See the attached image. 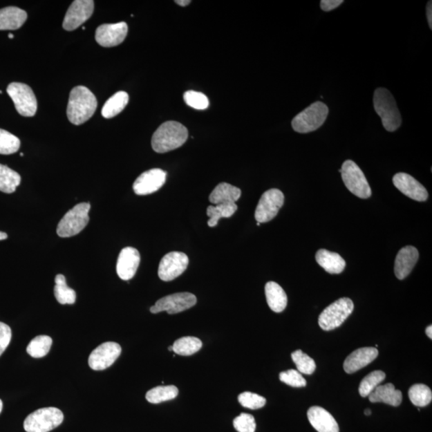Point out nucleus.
Segmentation results:
<instances>
[{
    "label": "nucleus",
    "instance_id": "nucleus-12",
    "mask_svg": "<svg viewBox=\"0 0 432 432\" xmlns=\"http://www.w3.org/2000/svg\"><path fill=\"white\" fill-rule=\"evenodd\" d=\"M189 263L186 254L172 252L161 259L158 274L162 281L169 282L181 276L186 271Z\"/></svg>",
    "mask_w": 432,
    "mask_h": 432
},
{
    "label": "nucleus",
    "instance_id": "nucleus-37",
    "mask_svg": "<svg viewBox=\"0 0 432 432\" xmlns=\"http://www.w3.org/2000/svg\"><path fill=\"white\" fill-rule=\"evenodd\" d=\"M292 358L294 364L297 365L299 373L312 375L316 370L317 365L314 359L303 353L301 350L292 353Z\"/></svg>",
    "mask_w": 432,
    "mask_h": 432
},
{
    "label": "nucleus",
    "instance_id": "nucleus-24",
    "mask_svg": "<svg viewBox=\"0 0 432 432\" xmlns=\"http://www.w3.org/2000/svg\"><path fill=\"white\" fill-rule=\"evenodd\" d=\"M316 259L319 265L329 274L342 273L346 267V262L341 256L326 249H320L316 254Z\"/></svg>",
    "mask_w": 432,
    "mask_h": 432
},
{
    "label": "nucleus",
    "instance_id": "nucleus-51",
    "mask_svg": "<svg viewBox=\"0 0 432 432\" xmlns=\"http://www.w3.org/2000/svg\"><path fill=\"white\" fill-rule=\"evenodd\" d=\"M169 350H170V352H173V347H172V346H171V347L169 348Z\"/></svg>",
    "mask_w": 432,
    "mask_h": 432
},
{
    "label": "nucleus",
    "instance_id": "nucleus-27",
    "mask_svg": "<svg viewBox=\"0 0 432 432\" xmlns=\"http://www.w3.org/2000/svg\"><path fill=\"white\" fill-rule=\"evenodd\" d=\"M129 101V94L125 93V91L116 93L106 102L103 109H102V115L105 119L113 118V117L119 115L126 108Z\"/></svg>",
    "mask_w": 432,
    "mask_h": 432
},
{
    "label": "nucleus",
    "instance_id": "nucleus-2",
    "mask_svg": "<svg viewBox=\"0 0 432 432\" xmlns=\"http://www.w3.org/2000/svg\"><path fill=\"white\" fill-rule=\"evenodd\" d=\"M188 131L176 121H167L160 125L151 138V147L157 153H166L185 144Z\"/></svg>",
    "mask_w": 432,
    "mask_h": 432
},
{
    "label": "nucleus",
    "instance_id": "nucleus-29",
    "mask_svg": "<svg viewBox=\"0 0 432 432\" xmlns=\"http://www.w3.org/2000/svg\"><path fill=\"white\" fill-rule=\"evenodd\" d=\"M20 182L21 177L19 173L8 166L0 165V191L11 194L17 190Z\"/></svg>",
    "mask_w": 432,
    "mask_h": 432
},
{
    "label": "nucleus",
    "instance_id": "nucleus-22",
    "mask_svg": "<svg viewBox=\"0 0 432 432\" xmlns=\"http://www.w3.org/2000/svg\"><path fill=\"white\" fill-rule=\"evenodd\" d=\"M28 19V14L17 7L0 9V30H18Z\"/></svg>",
    "mask_w": 432,
    "mask_h": 432
},
{
    "label": "nucleus",
    "instance_id": "nucleus-21",
    "mask_svg": "<svg viewBox=\"0 0 432 432\" xmlns=\"http://www.w3.org/2000/svg\"><path fill=\"white\" fill-rule=\"evenodd\" d=\"M308 418L318 432H339L337 420L327 410L320 406H312L308 411Z\"/></svg>",
    "mask_w": 432,
    "mask_h": 432
},
{
    "label": "nucleus",
    "instance_id": "nucleus-17",
    "mask_svg": "<svg viewBox=\"0 0 432 432\" xmlns=\"http://www.w3.org/2000/svg\"><path fill=\"white\" fill-rule=\"evenodd\" d=\"M393 181L395 187L410 199L420 202L428 200V191L413 176L400 172L394 176Z\"/></svg>",
    "mask_w": 432,
    "mask_h": 432
},
{
    "label": "nucleus",
    "instance_id": "nucleus-49",
    "mask_svg": "<svg viewBox=\"0 0 432 432\" xmlns=\"http://www.w3.org/2000/svg\"><path fill=\"white\" fill-rule=\"evenodd\" d=\"M2 410H3V402H2V400H0V413H1Z\"/></svg>",
    "mask_w": 432,
    "mask_h": 432
},
{
    "label": "nucleus",
    "instance_id": "nucleus-1",
    "mask_svg": "<svg viewBox=\"0 0 432 432\" xmlns=\"http://www.w3.org/2000/svg\"><path fill=\"white\" fill-rule=\"evenodd\" d=\"M97 100L86 86H77L71 91L67 115L71 123L81 125L89 120L97 109Z\"/></svg>",
    "mask_w": 432,
    "mask_h": 432
},
{
    "label": "nucleus",
    "instance_id": "nucleus-48",
    "mask_svg": "<svg viewBox=\"0 0 432 432\" xmlns=\"http://www.w3.org/2000/svg\"><path fill=\"white\" fill-rule=\"evenodd\" d=\"M364 413L366 415H370V414H372V411H370V410L369 409H367L365 410Z\"/></svg>",
    "mask_w": 432,
    "mask_h": 432
},
{
    "label": "nucleus",
    "instance_id": "nucleus-4",
    "mask_svg": "<svg viewBox=\"0 0 432 432\" xmlns=\"http://www.w3.org/2000/svg\"><path fill=\"white\" fill-rule=\"evenodd\" d=\"M328 113V106L317 101L294 116L292 122V129L301 134L317 131L326 121Z\"/></svg>",
    "mask_w": 432,
    "mask_h": 432
},
{
    "label": "nucleus",
    "instance_id": "nucleus-32",
    "mask_svg": "<svg viewBox=\"0 0 432 432\" xmlns=\"http://www.w3.org/2000/svg\"><path fill=\"white\" fill-rule=\"evenodd\" d=\"M203 344L201 340L191 337H182L177 339L174 344L172 345L173 352L177 355H191L195 354L201 349Z\"/></svg>",
    "mask_w": 432,
    "mask_h": 432
},
{
    "label": "nucleus",
    "instance_id": "nucleus-35",
    "mask_svg": "<svg viewBox=\"0 0 432 432\" xmlns=\"http://www.w3.org/2000/svg\"><path fill=\"white\" fill-rule=\"evenodd\" d=\"M409 399L415 406H428L432 400L431 390L424 384H415L411 387L408 391Z\"/></svg>",
    "mask_w": 432,
    "mask_h": 432
},
{
    "label": "nucleus",
    "instance_id": "nucleus-47",
    "mask_svg": "<svg viewBox=\"0 0 432 432\" xmlns=\"http://www.w3.org/2000/svg\"><path fill=\"white\" fill-rule=\"evenodd\" d=\"M7 238H8V235L6 233L0 232V241L6 240Z\"/></svg>",
    "mask_w": 432,
    "mask_h": 432
},
{
    "label": "nucleus",
    "instance_id": "nucleus-39",
    "mask_svg": "<svg viewBox=\"0 0 432 432\" xmlns=\"http://www.w3.org/2000/svg\"><path fill=\"white\" fill-rule=\"evenodd\" d=\"M238 402L245 408L256 410L263 408L266 404V399L255 393H243L238 396Z\"/></svg>",
    "mask_w": 432,
    "mask_h": 432
},
{
    "label": "nucleus",
    "instance_id": "nucleus-40",
    "mask_svg": "<svg viewBox=\"0 0 432 432\" xmlns=\"http://www.w3.org/2000/svg\"><path fill=\"white\" fill-rule=\"evenodd\" d=\"M279 379L283 383L294 388H303L307 385V381L303 377L301 373L294 369L279 374Z\"/></svg>",
    "mask_w": 432,
    "mask_h": 432
},
{
    "label": "nucleus",
    "instance_id": "nucleus-33",
    "mask_svg": "<svg viewBox=\"0 0 432 432\" xmlns=\"http://www.w3.org/2000/svg\"><path fill=\"white\" fill-rule=\"evenodd\" d=\"M52 345V338L48 335H39L29 343L27 353L33 358H43L48 354Z\"/></svg>",
    "mask_w": 432,
    "mask_h": 432
},
{
    "label": "nucleus",
    "instance_id": "nucleus-20",
    "mask_svg": "<svg viewBox=\"0 0 432 432\" xmlns=\"http://www.w3.org/2000/svg\"><path fill=\"white\" fill-rule=\"evenodd\" d=\"M419 259V252L413 246L401 249L395 262V274L400 281L405 279L413 271Z\"/></svg>",
    "mask_w": 432,
    "mask_h": 432
},
{
    "label": "nucleus",
    "instance_id": "nucleus-45",
    "mask_svg": "<svg viewBox=\"0 0 432 432\" xmlns=\"http://www.w3.org/2000/svg\"><path fill=\"white\" fill-rule=\"evenodd\" d=\"M178 5H180V6L182 7H185L187 6V5H189L191 1H190V0H179V1H178V0H176V1H175Z\"/></svg>",
    "mask_w": 432,
    "mask_h": 432
},
{
    "label": "nucleus",
    "instance_id": "nucleus-18",
    "mask_svg": "<svg viewBox=\"0 0 432 432\" xmlns=\"http://www.w3.org/2000/svg\"><path fill=\"white\" fill-rule=\"evenodd\" d=\"M140 263V252L134 247H125L120 253L116 272L123 281H130L135 276Z\"/></svg>",
    "mask_w": 432,
    "mask_h": 432
},
{
    "label": "nucleus",
    "instance_id": "nucleus-19",
    "mask_svg": "<svg viewBox=\"0 0 432 432\" xmlns=\"http://www.w3.org/2000/svg\"><path fill=\"white\" fill-rule=\"evenodd\" d=\"M379 355L375 348H362L355 350L346 358L344 368L346 373L353 374L372 363Z\"/></svg>",
    "mask_w": 432,
    "mask_h": 432
},
{
    "label": "nucleus",
    "instance_id": "nucleus-42",
    "mask_svg": "<svg viewBox=\"0 0 432 432\" xmlns=\"http://www.w3.org/2000/svg\"><path fill=\"white\" fill-rule=\"evenodd\" d=\"M12 339V329L6 323L0 322V357L7 349Z\"/></svg>",
    "mask_w": 432,
    "mask_h": 432
},
{
    "label": "nucleus",
    "instance_id": "nucleus-15",
    "mask_svg": "<svg viewBox=\"0 0 432 432\" xmlns=\"http://www.w3.org/2000/svg\"><path fill=\"white\" fill-rule=\"evenodd\" d=\"M129 27L125 22L103 24L95 32V40L102 47L113 48L124 41Z\"/></svg>",
    "mask_w": 432,
    "mask_h": 432
},
{
    "label": "nucleus",
    "instance_id": "nucleus-8",
    "mask_svg": "<svg viewBox=\"0 0 432 432\" xmlns=\"http://www.w3.org/2000/svg\"><path fill=\"white\" fill-rule=\"evenodd\" d=\"M346 187L361 199H368L372 196V189L359 166L353 160H346L339 171Z\"/></svg>",
    "mask_w": 432,
    "mask_h": 432
},
{
    "label": "nucleus",
    "instance_id": "nucleus-26",
    "mask_svg": "<svg viewBox=\"0 0 432 432\" xmlns=\"http://www.w3.org/2000/svg\"><path fill=\"white\" fill-rule=\"evenodd\" d=\"M265 294L269 308L273 312H282L286 308L288 297L284 290L276 282H268L265 286Z\"/></svg>",
    "mask_w": 432,
    "mask_h": 432
},
{
    "label": "nucleus",
    "instance_id": "nucleus-36",
    "mask_svg": "<svg viewBox=\"0 0 432 432\" xmlns=\"http://www.w3.org/2000/svg\"><path fill=\"white\" fill-rule=\"evenodd\" d=\"M20 144H21L18 137L9 131L0 129V154H14L19 151Z\"/></svg>",
    "mask_w": 432,
    "mask_h": 432
},
{
    "label": "nucleus",
    "instance_id": "nucleus-31",
    "mask_svg": "<svg viewBox=\"0 0 432 432\" xmlns=\"http://www.w3.org/2000/svg\"><path fill=\"white\" fill-rule=\"evenodd\" d=\"M179 394L176 386H159L147 391L146 400L151 404H160L175 399Z\"/></svg>",
    "mask_w": 432,
    "mask_h": 432
},
{
    "label": "nucleus",
    "instance_id": "nucleus-53",
    "mask_svg": "<svg viewBox=\"0 0 432 432\" xmlns=\"http://www.w3.org/2000/svg\"><path fill=\"white\" fill-rule=\"evenodd\" d=\"M20 156H24V153H20Z\"/></svg>",
    "mask_w": 432,
    "mask_h": 432
},
{
    "label": "nucleus",
    "instance_id": "nucleus-9",
    "mask_svg": "<svg viewBox=\"0 0 432 432\" xmlns=\"http://www.w3.org/2000/svg\"><path fill=\"white\" fill-rule=\"evenodd\" d=\"M7 93L14 102L19 115L32 117L37 111V100L32 88L23 83L10 84Z\"/></svg>",
    "mask_w": 432,
    "mask_h": 432
},
{
    "label": "nucleus",
    "instance_id": "nucleus-30",
    "mask_svg": "<svg viewBox=\"0 0 432 432\" xmlns=\"http://www.w3.org/2000/svg\"><path fill=\"white\" fill-rule=\"evenodd\" d=\"M55 283L54 294L57 301L63 305L74 304L76 301L75 292L67 285L64 274H57L55 279Z\"/></svg>",
    "mask_w": 432,
    "mask_h": 432
},
{
    "label": "nucleus",
    "instance_id": "nucleus-28",
    "mask_svg": "<svg viewBox=\"0 0 432 432\" xmlns=\"http://www.w3.org/2000/svg\"><path fill=\"white\" fill-rule=\"evenodd\" d=\"M236 203H222L216 206H209L207 209V215L209 217L207 225L213 227L218 225L221 218H230L237 211Z\"/></svg>",
    "mask_w": 432,
    "mask_h": 432
},
{
    "label": "nucleus",
    "instance_id": "nucleus-38",
    "mask_svg": "<svg viewBox=\"0 0 432 432\" xmlns=\"http://www.w3.org/2000/svg\"><path fill=\"white\" fill-rule=\"evenodd\" d=\"M184 100L188 106L196 110H205L209 106V100L207 96L195 91H186Z\"/></svg>",
    "mask_w": 432,
    "mask_h": 432
},
{
    "label": "nucleus",
    "instance_id": "nucleus-50",
    "mask_svg": "<svg viewBox=\"0 0 432 432\" xmlns=\"http://www.w3.org/2000/svg\"><path fill=\"white\" fill-rule=\"evenodd\" d=\"M8 38H9V39H13V38H14L13 35H12V34H10V35H8Z\"/></svg>",
    "mask_w": 432,
    "mask_h": 432
},
{
    "label": "nucleus",
    "instance_id": "nucleus-23",
    "mask_svg": "<svg viewBox=\"0 0 432 432\" xmlns=\"http://www.w3.org/2000/svg\"><path fill=\"white\" fill-rule=\"evenodd\" d=\"M372 403H384L393 406H398L402 403L403 395L400 390H396L393 384L379 385L368 395Z\"/></svg>",
    "mask_w": 432,
    "mask_h": 432
},
{
    "label": "nucleus",
    "instance_id": "nucleus-52",
    "mask_svg": "<svg viewBox=\"0 0 432 432\" xmlns=\"http://www.w3.org/2000/svg\"><path fill=\"white\" fill-rule=\"evenodd\" d=\"M257 226H261V223L257 222Z\"/></svg>",
    "mask_w": 432,
    "mask_h": 432
},
{
    "label": "nucleus",
    "instance_id": "nucleus-25",
    "mask_svg": "<svg viewBox=\"0 0 432 432\" xmlns=\"http://www.w3.org/2000/svg\"><path fill=\"white\" fill-rule=\"evenodd\" d=\"M241 196L240 188L227 184V182H221L211 193L209 200L215 205H222V203H236Z\"/></svg>",
    "mask_w": 432,
    "mask_h": 432
},
{
    "label": "nucleus",
    "instance_id": "nucleus-13",
    "mask_svg": "<svg viewBox=\"0 0 432 432\" xmlns=\"http://www.w3.org/2000/svg\"><path fill=\"white\" fill-rule=\"evenodd\" d=\"M122 348L119 344L106 342L98 346L91 353L88 359L90 368L94 370H103L111 367L119 358Z\"/></svg>",
    "mask_w": 432,
    "mask_h": 432
},
{
    "label": "nucleus",
    "instance_id": "nucleus-14",
    "mask_svg": "<svg viewBox=\"0 0 432 432\" xmlns=\"http://www.w3.org/2000/svg\"><path fill=\"white\" fill-rule=\"evenodd\" d=\"M94 12L93 0H75L66 13L63 28L68 32L77 29L88 20Z\"/></svg>",
    "mask_w": 432,
    "mask_h": 432
},
{
    "label": "nucleus",
    "instance_id": "nucleus-43",
    "mask_svg": "<svg viewBox=\"0 0 432 432\" xmlns=\"http://www.w3.org/2000/svg\"><path fill=\"white\" fill-rule=\"evenodd\" d=\"M344 3L343 0H322L320 7L324 12H331Z\"/></svg>",
    "mask_w": 432,
    "mask_h": 432
},
{
    "label": "nucleus",
    "instance_id": "nucleus-5",
    "mask_svg": "<svg viewBox=\"0 0 432 432\" xmlns=\"http://www.w3.org/2000/svg\"><path fill=\"white\" fill-rule=\"evenodd\" d=\"M89 203H81L71 209L59 223L57 234L59 237L69 238L78 235L88 225Z\"/></svg>",
    "mask_w": 432,
    "mask_h": 432
},
{
    "label": "nucleus",
    "instance_id": "nucleus-7",
    "mask_svg": "<svg viewBox=\"0 0 432 432\" xmlns=\"http://www.w3.org/2000/svg\"><path fill=\"white\" fill-rule=\"evenodd\" d=\"M354 310V303L349 298H341L325 308L319 317V324L324 331H332L341 326Z\"/></svg>",
    "mask_w": 432,
    "mask_h": 432
},
{
    "label": "nucleus",
    "instance_id": "nucleus-16",
    "mask_svg": "<svg viewBox=\"0 0 432 432\" xmlns=\"http://www.w3.org/2000/svg\"><path fill=\"white\" fill-rule=\"evenodd\" d=\"M166 178L167 172L162 169L147 171L137 178L133 185V190L138 196L152 194L164 186Z\"/></svg>",
    "mask_w": 432,
    "mask_h": 432
},
{
    "label": "nucleus",
    "instance_id": "nucleus-3",
    "mask_svg": "<svg viewBox=\"0 0 432 432\" xmlns=\"http://www.w3.org/2000/svg\"><path fill=\"white\" fill-rule=\"evenodd\" d=\"M373 104L376 113L382 120L384 128L391 132L397 130L402 124V118L393 94L383 88L376 89Z\"/></svg>",
    "mask_w": 432,
    "mask_h": 432
},
{
    "label": "nucleus",
    "instance_id": "nucleus-41",
    "mask_svg": "<svg viewBox=\"0 0 432 432\" xmlns=\"http://www.w3.org/2000/svg\"><path fill=\"white\" fill-rule=\"evenodd\" d=\"M234 428L238 432H255L256 424L253 415L242 413L233 422Z\"/></svg>",
    "mask_w": 432,
    "mask_h": 432
},
{
    "label": "nucleus",
    "instance_id": "nucleus-46",
    "mask_svg": "<svg viewBox=\"0 0 432 432\" xmlns=\"http://www.w3.org/2000/svg\"><path fill=\"white\" fill-rule=\"evenodd\" d=\"M426 334L431 339L432 338V327L431 325L426 328Z\"/></svg>",
    "mask_w": 432,
    "mask_h": 432
},
{
    "label": "nucleus",
    "instance_id": "nucleus-11",
    "mask_svg": "<svg viewBox=\"0 0 432 432\" xmlns=\"http://www.w3.org/2000/svg\"><path fill=\"white\" fill-rule=\"evenodd\" d=\"M283 203L284 196L281 190L273 188L264 192L256 207V221L261 223L272 220L277 216Z\"/></svg>",
    "mask_w": 432,
    "mask_h": 432
},
{
    "label": "nucleus",
    "instance_id": "nucleus-44",
    "mask_svg": "<svg viewBox=\"0 0 432 432\" xmlns=\"http://www.w3.org/2000/svg\"><path fill=\"white\" fill-rule=\"evenodd\" d=\"M431 1H429L428 3V5H426V17H428V21H429V27L431 29L432 28V4H431Z\"/></svg>",
    "mask_w": 432,
    "mask_h": 432
},
{
    "label": "nucleus",
    "instance_id": "nucleus-34",
    "mask_svg": "<svg viewBox=\"0 0 432 432\" xmlns=\"http://www.w3.org/2000/svg\"><path fill=\"white\" fill-rule=\"evenodd\" d=\"M386 378V374L383 370H374L368 374L361 381L359 393L362 397H368L373 391L383 382Z\"/></svg>",
    "mask_w": 432,
    "mask_h": 432
},
{
    "label": "nucleus",
    "instance_id": "nucleus-10",
    "mask_svg": "<svg viewBox=\"0 0 432 432\" xmlns=\"http://www.w3.org/2000/svg\"><path fill=\"white\" fill-rule=\"evenodd\" d=\"M197 303L195 294L189 292H180L170 294L159 299L154 306L150 308L151 313L167 312L169 314H177L190 309Z\"/></svg>",
    "mask_w": 432,
    "mask_h": 432
},
{
    "label": "nucleus",
    "instance_id": "nucleus-6",
    "mask_svg": "<svg viewBox=\"0 0 432 432\" xmlns=\"http://www.w3.org/2000/svg\"><path fill=\"white\" fill-rule=\"evenodd\" d=\"M64 418L62 411L57 408H40L28 416L24 428L27 432H49L62 424Z\"/></svg>",
    "mask_w": 432,
    "mask_h": 432
}]
</instances>
